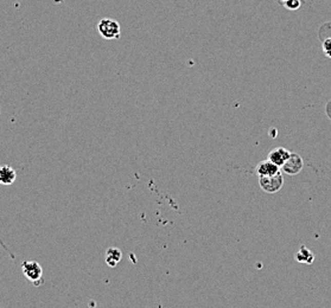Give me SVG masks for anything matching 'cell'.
Returning a JSON list of instances; mask_svg holds the SVG:
<instances>
[{
  "label": "cell",
  "mask_w": 331,
  "mask_h": 308,
  "mask_svg": "<svg viewBox=\"0 0 331 308\" xmlns=\"http://www.w3.org/2000/svg\"><path fill=\"white\" fill-rule=\"evenodd\" d=\"M22 271L24 276L35 286L43 282V269L36 261H25L22 263Z\"/></svg>",
  "instance_id": "6da1fadb"
},
{
  "label": "cell",
  "mask_w": 331,
  "mask_h": 308,
  "mask_svg": "<svg viewBox=\"0 0 331 308\" xmlns=\"http://www.w3.org/2000/svg\"><path fill=\"white\" fill-rule=\"evenodd\" d=\"M98 31L105 39H118L121 35L119 23L109 18H104L99 22Z\"/></svg>",
  "instance_id": "7a4b0ae2"
},
{
  "label": "cell",
  "mask_w": 331,
  "mask_h": 308,
  "mask_svg": "<svg viewBox=\"0 0 331 308\" xmlns=\"http://www.w3.org/2000/svg\"><path fill=\"white\" fill-rule=\"evenodd\" d=\"M260 186L265 192L267 193H276L283 188L284 178L280 172H278L273 176H262L260 177Z\"/></svg>",
  "instance_id": "3957f363"
},
{
  "label": "cell",
  "mask_w": 331,
  "mask_h": 308,
  "mask_svg": "<svg viewBox=\"0 0 331 308\" xmlns=\"http://www.w3.org/2000/svg\"><path fill=\"white\" fill-rule=\"evenodd\" d=\"M281 169L285 173L291 174V176L298 174L303 170V159L297 153H291L287 160L283 163Z\"/></svg>",
  "instance_id": "277c9868"
},
{
  "label": "cell",
  "mask_w": 331,
  "mask_h": 308,
  "mask_svg": "<svg viewBox=\"0 0 331 308\" xmlns=\"http://www.w3.org/2000/svg\"><path fill=\"white\" fill-rule=\"evenodd\" d=\"M291 152H288L286 148L284 147H277L275 150H272L268 154V160L276 163L278 167L283 166V163L287 160V158L290 157Z\"/></svg>",
  "instance_id": "5b68a950"
},
{
  "label": "cell",
  "mask_w": 331,
  "mask_h": 308,
  "mask_svg": "<svg viewBox=\"0 0 331 308\" xmlns=\"http://www.w3.org/2000/svg\"><path fill=\"white\" fill-rule=\"evenodd\" d=\"M17 173L16 170L13 167L9 165H3L0 166V184L9 186L12 185L14 181H16Z\"/></svg>",
  "instance_id": "8992f818"
},
{
  "label": "cell",
  "mask_w": 331,
  "mask_h": 308,
  "mask_svg": "<svg viewBox=\"0 0 331 308\" xmlns=\"http://www.w3.org/2000/svg\"><path fill=\"white\" fill-rule=\"evenodd\" d=\"M279 169L280 167H278L276 163H273L269 160H265V161H261L257 166V173L259 174V177L273 176V174L280 172Z\"/></svg>",
  "instance_id": "52a82bcc"
},
{
  "label": "cell",
  "mask_w": 331,
  "mask_h": 308,
  "mask_svg": "<svg viewBox=\"0 0 331 308\" xmlns=\"http://www.w3.org/2000/svg\"><path fill=\"white\" fill-rule=\"evenodd\" d=\"M121 257H123V254H121L120 249L118 248H109L107 252H106V262H107V264L112 268H114L119 263Z\"/></svg>",
  "instance_id": "ba28073f"
},
{
  "label": "cell",
  "mask_w": 331,
  "mask_h": 308,
  "mask_svg": "<svg viewBox=\"0 0 331 308\" xmlns=\"http://www.w3.org/2000/svg\"><path fill=\"white\" fill-rule=\"evenodd\" d=\"M296 258L297 261L300 262V263H307V264H311L315 260L314 254L311 253L309 249H306L304 245L300 247V250L298 252V254H297Z\"/></svg>",
  "instance_id": "9c48e42d"
},
{
  "label": "cell",
  "mask_w": 331,
  "mask_h": 308,
  "mask_svg": "<svg viewBox=\"0 0 331 308\" xmlns=\"http://www.w3.org/2000/svg\"><path fill=\"white\" fill-rule=\"evenodd\" d=\"M322 47H323V52H324V55L326 57H329V58H331V37L325 38L324 42H323Z\"/></svg>",
  "instance_id": "30bf717a"
},
{
  "label": "cell",
  "mask_w": 331,
  "mask_h": 308,
  "mask_svg": "<svg viewBox=\"0 0 331 308\" xmlns=\"http://www.w3.org/2000/svg\"><path fill=\"white\" fill-rule=\"evenodd\" d=\"M283 4L286 9L292 10V11L299 9V6H300L299 0H285V2H283Z\"/></svg>",
  "instance_id": "8fae6325"
},
{
  "label": "cell",
  "mask_w": 331,
  "mask_h": 308,
  "mask_svg": "<svg viewBox=\"0 0 331 308\" xmlns=\"http://www.w3.org/2000/svg\"><path fill=\"white\" fill-rule=\"evenodd\" d=\"M326 114H328V116L331 119V101L326 105Z\"/></svg>",
  "instance_id": "7c38bea8"
},
{
  "label": "cell",
  "mask_w": 331,
  "mask_h": 308,
  "mask_svg": "<svg viewBox=\"0 0 331 308\" xmlns=\"http://www.w3.org/2000/svg\"><path fill=\"white\" fill-rule=\"evenodd\" d=\"M280 2H285V0H280Z\"/></svg>",
  "instance_id": "4fadbf2b"
}]
</instances>
